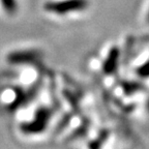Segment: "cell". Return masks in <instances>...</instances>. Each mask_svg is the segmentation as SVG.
Masks as SVG:
<instances>
[{"mask_svg": "<svg viewBox=\"0 0 149 149\" xmlns=\"http://www.w3.org/2000/svg\"><path fill=\"white\" fill-rule=\"evenodd\" d=\"M147 7H148V8H146V17H145V18H146V21L149 22V1H148V5H147Z\"/></svg>", "mask_w": 149, "mask_h": 149, "instance_id": "3957f363", "label": "cell"}, {"mask_svg": "<svg viewBox=\"0 0 149 149\" xmlns=\"http://www.w3.org/2000/svg\"><path fill=\"white\" fill-rule=\"evenodd\" d=\"M88 6L87 0H51L45 3L44 8L47 13L56 16L77 14L84 12Z\"/></svg>", "mask_w": 149, "mask_h": 149, "instance_id": "6da1fadb", "label": "cell"}, {"mask_svg": "<svg viewBox=\"0 0 149 149\" xmlns=\"http://www.w3.org/2000/svg\"><path fill=\"white\" fill-rule=\"evenodd\" d=\"M1 9L7 15H14L18 9L16 0H0Z\"/></svg>", "mask_w": 149, "mask_h": 149, "instance_id": "7a4b0ae2", "label": "cell"}]
</instances>
